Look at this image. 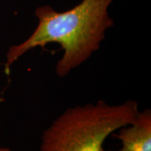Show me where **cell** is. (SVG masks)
Wrapping results in <instances>:
<instances>
[{
    "label": "cell",
    "mask_w": 151,
    "mask_h": 151,
    "mask_svg": "<svg viewBox=\"0 0 151 151\" xmlns=\"http://www.w3.org/2000/svg\"><path fill=\"white\" fill-rule=\"evenodd\" d=\"M113 1L82 0L72 9L60 13L49 5L37 8L35 12L37 26L24 41L9 48L6 55V73L31 49L38 46L45 49L47 44L58 43L64 54L55 70L58 76L65 77L100 48L106 31L114 25L108 14Z\"/></svg>",
    "instance_id": "cell-1"
},
{
    "label": "cell",
    "mask_w": 151,
    "mask_h": 151,
    "mask_svg": "<svg viewBox=\"0 0 151 151\" xmlns=\"http://www.w3.org/2000/svg\"><path fill=\"white\" fill-rule=\"evenodd\" d=\"M139 112L131 100L118 105L99 100L67 108L44 131L39 151H105L108 136L129 124Z\"/></svg>",
    "instance_id": "cell-2"
},
{
    "label": "cell",
    "mask_w": 151,
    "mask_h": 151,
    "mask_svg": "<svg viewBox=\"0 0 151 151\" xmlns=\"http://www.w3.org/2000/svg\"><path fill=\"white\" fill-rule=\"evenodd\" d=\"M117 131L114 136L122 143L119 151H151V110L139 111L129 124Z\"/></svg>",
    "instance_id": "cell-3"
},
{
    "label": "cell",
    "mask_w": 151,
    "mask_h": 151,
    "mask_svg": "<svg viewBox=\"0 0 151 151\" xmlns=\"http://www.w3.org/2000/svg\"><path fill=\"white\" fill-rule=\"evenodd\" d=\"M0 151H12L8 148H4V147H0Z\"/></svg>",
    "instance_id": "cell-4"
}]
</instances>
